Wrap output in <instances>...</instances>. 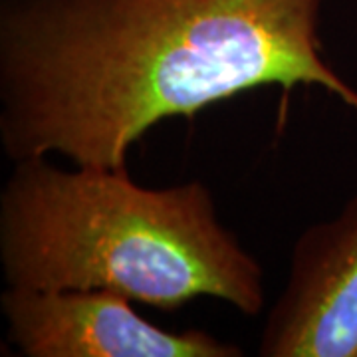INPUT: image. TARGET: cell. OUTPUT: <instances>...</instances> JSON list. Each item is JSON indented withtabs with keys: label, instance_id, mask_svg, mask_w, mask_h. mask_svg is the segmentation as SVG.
Wrapping results in <instances>:
<instances>
[{
	"label": "cell",
	"instance_id": "7a4b0ae2",
	"mask_svg": "<svg viewBox=\"0 0 357 357\" xmlns=\"http://www.w3.org/2000/svg\"><path fill=\"white\" fill-rule=\"evenodd\" d=\"M0 262L10 288L112 290L165 312L208 296L256 316L266 300L204 183L149 189L128 167L66 171L46 155L16 161L0 192Z\"/></svg>",
	"mask_w": 357,
	"mask_h": 357
},
{
	"label": "cell",
	"instance_id": "6da1fadb",
	"mask_svg": "<svg viewBox=\"0 0 357 357\" xmlns=\"http://www.w3.org/2000/svg\"><path fill=\"white\" fill-rule=\"evenodd\" d=\"M324 0H0V143L126 169L129 147L250 89L319 86L357 112L321 54Z\"/></svg>",
	"mask_w": 357,
	"mask_h": 357
},
{
	"label": "cell",
	"instance_id": "277c9868",
	"mask_svg": "<svg viewBox=\"0 0 357 357\" xmlns=\"http://www.w3.org/2000/svg\"><path fill=\"white\" fill-rule=\"evenodd\" d=\"M258 354L357 357V195L337 217L298 236Z\"/></svg>",
	"mask_w": 357,
	"mask_h": 357
},
{
	"label": "cell",
	"instance_id": "3957f363",
	"mask_svg": "<svg viewBox=\"0 0 357 357\" xmlns=\"http://www.w3.org/2000/svg\"><path fill=\"white\" fill-rule=\"evenodd\" d=\"M6 340L26 357H241L203 330H163L112 290L6 288Z\"/></svg>",
	"mask_w": 357,
	"mask_h": 357
}]
</instances>
